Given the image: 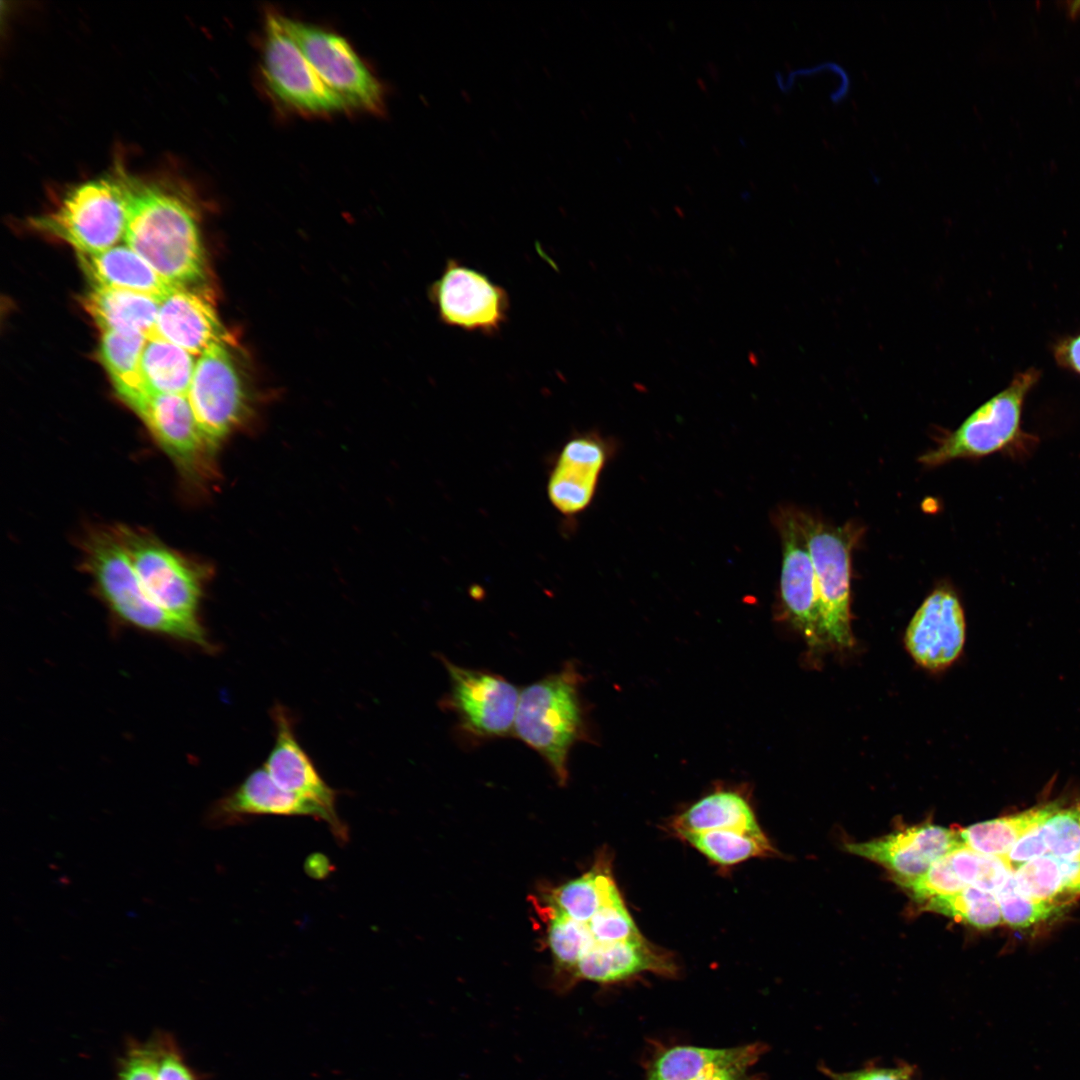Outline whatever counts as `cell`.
I'll return each instance as SVG.
<instances>
[{
  "label": "cell",
  "instance_id": "6da1fadb",
  "mask_svg": "<svg viewBox=\"0 0 1080 1080\" xmlns=\"http://www.w3.org/2000/svg\"><path fill=\"white\" fill-rule=\"evenodd\" d=\"M127 184L126 245L179 287L190 288L204 281L205 250L194 208L183 186L130 173Z\"/></svg>",
  "mask_w": 1080,
  "mask_h": 1080
},
{
  "label": "cell",
  "instance_id": "7a4b0ae2",
  "mask_svg": "<svg viewBox=\"0 0 1080 1080\" xmlns=\"http://www.w3.org/2000/svg\"><path fill=\"white\" fill-rule=\"evenodd\" d=\"M581 681L576 664L567 661L520 692L513 734L546 761L560 785L568 781L571 748L585 737Z\"/></svg>",
  "mask_w": 1080,
  "mask_h": 1080
},
{
  "label": "cell",
  "instance_id": "3957f363",
  "mask_svg": "<svg viewBox=\"0 0 1080 1080\" xmlns=\"http://www.w3.org/2000/svg\"><path fill=\"white\" fill-rule=\"evenodd\" d=\"M128 172L111 173L71 186L49 212L30 218L35 231L60 239L81 254L108 250L124 238L128 215Z\"/></svg>",
  "mask_w": 1080,
  "mask_h": 1080
},
{
  "label": "cell",
  "instance_id": "277c9868",
  "mask_svg": "<svg viewBox=\"0 0 1080 1080\" xmlns=\"http://www.w3.org/2000/svg\"><path fill=\"white\" fill-rule=\"evenodd\" d=\"M85 563L103 598L122 620L146 631L210 648L199 621L175 616L152 599L113 532H96L87 539Z\"/></svg>",
  "mask_w": 1080,
  "mask_h": 1080
},
{
  "label": "cell",
  "instance_id": "5b68a950",
  "mask_svg": "<svg viewBox=\"0 0 1080 1080\" xmlns=\"http://www.w3.org/2000/svg\"><path fill=\"white\" fill-rule=\"evenodd\" d=\"M815 570L819 649H847L853 643L850 613L851 555L862 528L836 526L798 512Z\"/></svg>",
  "mask_w": 1080,
  "mask_h": 1080
},
{
  "label": "cell",
  "instance_id": "8992f818",
  "mask_svg": "<svg viewBox=\"0 0 1080 1080\" xmlns=\"http://www.w3.org/2000/svg\"><path fill=\"white\" fill-rule=\"evenodd\" d=\"M231 346L232 343L217 344L199 356L187 394L213 454L251 410L249 386Z\"/></svg>",
  "mask_w": 1080,
  "mask_h": 1080
},
{
  "label": "cell",
  "instance_id": "52a82bcc",
  "mask_svg": "<svg viewBox=\"0 0 1080 1080\" xmlns=\"http://www.w3.org/2000/svg\"><path fill=\"white\" fill-rule=\"evenodd\" d=\"M1038 373H1019L1003 391L971 413L953 432L919 458L925 466H938L956 459L978 458L1007 448L1020 434V419L1026 394Z\"/></svg>",
  "mask_w": 1080,
  "mask_h": 1080
},
{
  "label": "cell",
  "instance_id": "ba28073f",
  "mask_svg": "<svg viewBox=\"0 0 1080 1080\" xmlns=\"http://www.w3.org/2000/svg\"><path fill=\"white\" fill-rule=\"evenodd\" d=\"M440 659L449 677V691L440 706L454 714L461 733L477 741L514 733L521 691L496 673Z\"/></svg>",
  "mask_w": 1080,
  "mask_h": 1080
},
{
  "label": "cell",
  "instance_id": "9c48e42d",
  "mask_svg": "<svg viewBox=\"0 0 1080 1080\" xmlns=\"http://www.w3.org/2000/svg\"><path fill=\"white\" fill-rule=\"evenodd\" d=\"M112 532L152 599L175 616L198 621L202 568L144 532L124 526Z\"/></svg>",
  "mask_w": 1080,
  "mask_h": 1080
},
{
  "label": "cell",
  "instance_id": "30bf717a",
  "mask_svg": "<svg viewBox=\"0 0 1080 1080\" xmlns=\"http://www.w3.org/2000/svg\"><path fill=\"white\" fill-rule=\"evenodd\" d=\"M428 294L440 322L449 327L495 336L508 319L506 289L455 258L447 259Z\"/></svg>",
  "mask_w": 1080,
  "mask_h": 1080
},
{
  "label": "cell",
  "instance_id": "8fae6325",
  "mask_svg": "<svg viewBox=\"0 0 1080 1080\" xmlns=\"http://www.w3.org/2000/svg\"><path fill=\"white\" fill-rule=\"evenodd\" d=\"M262 72L272 94L298 112L320 115L348 107L317 74L286 31L281 15L266 17Z\"/></svg>",
  "mask_w": 1080,
  "mask_h": 1080
},
{
  "label": "cell",
  "instance_id": "7c38bea8",
  "mask_svg": "<svg viewBox=\"0 0 1080 1080\" xmlns=\"http://www.w3.org/2000/svg\"><path fill=\"white\" fill-rule=\"evenodd\" d=\"M281 21L320 78L347 106L382 110L380 83L343 37L284 16Z\"/></svg>",
  "mask_w": 1080,
  "mask_h": 1080
},
{
  "label": "cell",
  "instance_id": "4fadbf2b",
  "mask_svg": "<svg viewBox=\"0 0 1080 1080\" xmlns=\"http://www.w3.org/2000/svg\"><path fill=\"white\" fill-rule=\"evenodd\" d=\"M309 816L327 823L340 843L348 840L347 826L317 803L279 787L264 768L251 772L232 792L219 799L206 818L209 826L223 827L250 816Z\"/></svg>",
  "mask_w": 1080,
  "mask_h": 1080
},
{
  "label": "cell",
  "instance_id": "5bb4252c",
  "mask_svg": "<svg viewBox=\"0 0 1080 1080\" xmlns=\"http://www.w3.org/2000/svg\"><path fill=\"white\" fill-rule=\"evenodd\" d=\"M187 477L200 475L214 454L199 428L187 395L145 392L128 405Z\"/></svg>",
  "mask_w": 1080,
  "mask_h": 1080
},
{
  "label": "cell",
  "instance_id": "9a60e30c",
  "mask_svg": "<svg viewBox=\"0 0 1080 1080\" xmlns=\"http://www.w3.org/2000/svg\"><path fill=\"white\" fill-rule=\"evenodd\" d=\"M965 641L963 609L947 586L933 590L911 618L904 637L907 651L922 667L937 671L951 665Z\"/></svg>",
  "mask_w": 1080,
  "mask_h": 1080
},
{
  "label": "cell",
  "instance_id": "2e32d148",
  "mask_svg": "<svg viewBox=\"0 0 1080 1080\" xmlns=\"http://www.w3.org/2000/svg\"><path fill=\"white\" fill-rule=\"evenodd\" d=\"M962 843L959 833L927 822L878 839L847 843L845 848L884 866L899 883L921 876Z\"/></svg>",
  "mask_w": 1080,
  "mask_h": 1080
},
{
  "label": "cell",
  "instance_id": "e0dca14e",
  "mask_svg": "<svg viewBox=\"0 0 1080 1080\" xmlns=\"http://www.w3.org/2000/svg\"><path fill=\"white\" fill-rule=\"evenodd\" d=\"M778 528L783 547L780 589L784 606L810 647L819 649L816 576L799 513L783 512Z\"/></svg>",
  "mask_w": 1080,
  "mask_h": 1080
},
{
  "label": "cell",
  "instance_id": "ac0fdd59",
  "mask_svg": "<svg viewBox=\"0 0 1080 1080\" xmlns=\"http://www.w3.org/2000/svg\"><path fill=\"white\" fill-rule=\"evenodd\" d=\"M152 338L170 342L193 355H201L217 344L232 343L214 305L191 288H177L160 302Z\"/></svg>",
  "mask_w": 1080,
  "mask_h": 1080
},
{
  "label": "cell",
  "instance_id": "d6986e66",
  "mask_svg": "<svg viewBox=\"0 0 1080 1080\" xmlns=\"http://www.w3.org/2000/svg\"><path fill=\"white\" fill-rule=\"evenodd\" d=\"M606 460L602 443L592 435H577L561 448L549 473L547 496L564 516L584 511L594 496Z\"/></svg>",
  "mask_w": 1080,
  "mask_h": 1080
},
{
  "label": "cell",
  "instance_id": "ffe728a7",
  "mask_svg": "<svg viewBox=\"0 0 1080 1080\" xmlns=\"http://www.w3.org/2000/svg\"><path fill=\"white\" fill-rule=\"evenodd\" d=\"M272 719L276 732L275 742L264 769L285 791L313 801L332 816L339 818L336 811V791L322 779L298 742L290 713L285 707L275 705Z\"/></svg>",
  "mask_w": 1080,
  "mask_h": 1080
},
{
  "label": "cell",
  "instance_id": "44dd1931",
  "mask_svg": "<svg viewBox=\"0 0 1080 1080\" xmlns=\"http://www.w3.org/2000/svg\"><path fill=\"white\" fill-rule=\"evenodd\" d=\"M645 972L675 977L678 966L669 952L659 950L642 937L595 947L577 964L573 982L616 984Z\"/></svg>",
  "mask_w": 1080,
  "mask_h": 1080
},
{
  "label": "cell",
  "instance_id": "7402d4cb",
  "mask_svg": "<svg viewBox=\"0 0 1080 1080\" xmlns=\"http://www.w3.org/2000/svg\"><path fill=\"white\" fill-rule=\"evenodd\" d=\"M80 265L94 286L130 291L161 302L179 287L156 272L128 245L94 253H77Z\"/></svg>",
  "mask_w": 1080,
  "mask_h": 1080
},
{
  "label": "cell",
  "instance_id": "603a6c76",
  "mask_svg": "<svg viewBox=\"0 0 1080 1080\" xmlns=\"http://www.w3.org/2000/svg\"><path fill=\"white\" fill-rule=\"evenodd\" d=\"M762 1042L731 1048L658 1045L644 1063L643 1080H694L712 1068L741 1061L757 1063L767 1052Z\"/></svg>",
  "mask_w": 1080,
  "mask_h": 1080
},
{
  "label": "cell",
  "instance_id": "cb8c5ba5",
  "mask_svg": "<svg viewBox=\"0 0 1080 1080\" xmlns=\"http://www.w3.org/2000/svg\"><path fill=\"white\" fill-rule=\"evenodd\" d=\"M81 303L103 332L139 333L147 339L154 335L160 302L150 296L93 286Z\"/></svg>",
  "mask_w": 1080,
  "mask_h": 1080
},
{
  "label": "cell",
  "instance_id": "d4e9b609",
  "mask_svg": "<svg viewBox=\"0 0 1080 1080\" xmlns=\"http://www.w3.org/2000/svg\"><path fill=\"white\" fill-rule=\"evenodd\" d=\"M195 355L158 338L147 339L140 371L147 392L187 395L194 375Z\"/></svg>",
  "mask_w": 1080,
  "mask_h": 1080
},
{
  "label": "cell",
  "instance_id": "484cf974",
  "mask_svg": "<svg viewBox=\"0 0 1080 1080\" xmlns=\"http://www.w3.org/2000/svg\"><path fill=\"white\" fill-rule=\"evenodd\" d=\"M672 827L678 834L721 829L761 831L748 802L730 791L714 792L700 799L678 816Z\"/></svg>",
  "mask_w": 1080,
  "mask_h": 1080
},
{
  "label": "cell",
  "instance_id": "4316f807",
  "mask_svg": "<svg viewBox=\"0 0 1080 1080\" xmlns=\"http://www.w3.org/2000/svg\"><path fill=\"white\" fill-rule=\"evenodd\" d=\"M1058 807L1057 803H1052L1016 815L976 823L962 829L960 838L965 845L979 853L1004 858L1028 830L1047 820Z\"/></svg>",
  "mask_w": 1080,
  "mask_h": 1080
},
{
  "label": "cell",
  "instance_id": "83f0119b",
  "mask_svg": "<svg viewBox=\"0 0 1080 1080\" xmlns=\"http://www.w3.org/2000/svg\"><path fill=\"white\" fill-rule=\"evenodd\" d=\"M147 338L139 333L106 331L100 344L101 360L119 397L127 405L146 391L140 360Z\"/></svg>",
  "mask_w": 1080,
  "mask_h": 1080
},
{
  "label": "cell",
  "instance_id": "f1b7e54d",
  "mask_svg": "<svg viewBox=\"0 0 1080 1080\" xmlns=\"http://www.w3.org/2000/svg\"><path fill=\"white\" fill-rule=\"evenodd\" d=\"M684 840L703 853L712 862L731 866L753 857L775 853L763 831L736 829L710 830L680 833Z\"/></svg>",
  "mask_w": 1080,
  "mask_h": 1080
},
{
  "label": "cell",
  "instance_id": "f546056e",
  "mask_svg": "<svg viewBox=\"0 0 1080 1080\" xmlns=\"http://www.w3.org/2000/svg\"><path fill=\"white\" fill-rule=\"evenodd\" d=\"M923 905L924 910L946 915L976 928H992L1003 921L995 894L973 886L952 895L930 899Z\"/></svg>",
  "mask_w": 1080,
  "mask_h": 1080
},
{
  "label": "cell",
  "instance_id": "4dcf8cb0",
  "mask_svg": "<svg viewBox=\"0 0 1080 1080\" xmlns=\"http://www.w3.org/2000/svg\"><path fill=\"white\" fill-rule=\"evenodd\" d=\"M951 867L966 885L995 893L1013 870L1002 857L979 853L964 843L948 853Z\"/></svg>",
  "mask_w": 1080,
  "mask_h": 1080
},
{
  "label": "cell",
  "instance_id": "1f68e13d",
  "mask_svg": "<svg viewBox=\"0 0 1080 1080\" xmlns=\"http://www.w3.org/2000/svg\"><path fill=\"white\" fill-rule=\"evenodd\" d=\"M1013 878L1017 891L1034 900L1053 901L1064 893L1058 858L1052 855L1023 863L1013 870Z\"/></svg>",
  "mask_w": 1080,
  "mask_h": 1080
},
{
  "label": "cell",
  "instance_id": "d6a6232c",
  "mask_svg": "<svg viewBox=\"0 0 1080 1080\" xmlns=\"http://www.w3.org/2000/svg\"><path fill=\"white\" fill-rule=\"evenodd\" d=\"M1046 855L1080 858V805L1058 809L1037 826Z\"/></svg>",
  "mask_w": 1080,
  "mask_h": 1080
},
{
  "label": "cell",
  "instance_id": "836d02e7",
  "mask_svg": "<svg viewBox=\"0 0 1080 1080\" xmlns=\"http://www.w3.org/2000/svg\"><path fill=\"white\" fill-rule=\"evenodd\" d=\"M1003 921L1013 927H1028L1044 921L1061 910L1053 901L1034 900L1020 894L1015 885L1013 872L995 893Z\"/></svg>",
  "mask_w": 1080,
  "mask_h": 1080
},
{
  "label": "cell",
  "instance_id": "e575fe53",
  "mask_svg": "<svg viewBox=\"0 0 1080 1080\" xmlns=\"http://www.w3.org/2000/svg\"><path fill=\"white\" fill-rule=\"evenodd\" d=\"M586 923L596 941V947L643 937L622 897L604 903Z\"/></svg>",
  "mask_w": 1080,
  "mask_h": 1080
},
{
  "label": "cell",
  "instance_id": "d590c367",
  "mask_svg": "<svg viewBox=\"0 0 1080 1080\" xmlns=\"http://www.w3.org/2000/svg\"><path fill=\"white\" fill-rule=\"evenodd\" d=\"M898 884L908 890L920 904L936 897L952 895L968 887L953 871L948 854L937 860L921 876Z\"/></svg>",
  "mask_w": 1080,
  "mask_h": 1080
},
{
  "label": "cell",
  "instance_id": "8d00e7d4",
  "mask_svg": "<svg viewBox=\"0 0 1080 1080\" xmlns=\"http://www.w3.org/2000/svg\"><path fill=\"white\" fill-rule=\"evenodd\" d=\"M156 1080H196L194 1074L178 1050L175 1041L167 1034H158L149 1040Z\"/></svg>",
  "mask_w": 1080,
  "mask_h": 1080
},
{
  "label": "cell",
  "instance_id": "74e56055",
  "mask_svg": "<svg viewBox=\"0 0 1080 1080\" xmlns=\"http://www.w3.org/2000/svg\"><path fill=\"white\" fill-rule=\"evenodd\" d=\"M821 1071L830 1080H913L915 1068L910 1064L893 1066L871 1065L853 1071H834L826 1066Z\"/></svg>",
  "mask_w": 1080,
  "mask_h": 1080
},
{
  "label": "cell",
  "instance_id": "f35d334b",
  "mask_svg": "<svg viewBox=\"0 0 1080 1080\" xmlns=\"http://www.w3.org/2000/svg\"><path fill=\"white\" fill-rule=\"evenodd\" d=\"M116 1080H156L149 1042L128 1048L120 1061Z\"/></svg>",
  "mask_w": 1080,
  "mask_h": 1080
},
{
  "label": "cell",
  "instance_id": "ab89813d",
  "mask_svg": "<svg viewBox=\"0 0 1080 1080\" xmlns=\"http://www.w3.org/2000/svg\"><path fill=\"white\" fill-rule=\"evenodd\" d=\"M755 1063L741 1061L728 1065L715 1067L705 1072L694 1080H754L749 1075V1070Z\"/></svg>",
  "mask_w": 1080,
  "mask_h": 1080
},
{
  "label": "cell",
  "instance_id": "60d3db41",
  "mask_svg": "<svg viewBox=\"0 0 1080 1080\" xmlns=\"http://www.w3.org/2000/svg\"><path fill=\"white\" fill-rule=\"evenodd\" d=\"M1058 858L1064 892L1080 894V858Z\"/></svg>",
  "mask_w": 1080,
  "mask_h": 1080
},
{
  "label": "cell",
  "instance_id": "b9f144b4",
  "mask_svg": "<svg viewBox=\"0 0 1080 1080\" xmlns=\"http://www.w3.org/2000/svg\"><path fill=\"white\" fill-rule=\"evenodd\" d=\"M1057 359L1080 374V335L1062 343L1056 352Z\"/></svg>",
  "mask_w": 1080,
  "mask_h": 1080
},
{
  "label": "cell",
  "instance_id": "7bdbcfd3",
  "mask_svg": "<svg viewBox=\"0 0 1080 1080\" xmlns=\"http://www.w3.org/2000/svg\"><path fill=\"white\" fill-rule=\"evenodd\" d=\"M1067 4H1068L1067 9H1068L1069 16L1072 17V18L1076 17L1080 13V0H1078V1H1069V2H1067Z\"/></svg>",
  "mask_w": 1080,
  "mask_h": 1080
}]
</instances>
